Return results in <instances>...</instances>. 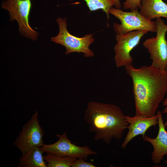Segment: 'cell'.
Wrapping results in <instances>:
<instances>
[{"instance_id":"5b68a950","label":"cell","mask_w":167,"mask_h":167,"mask_svg":"<svg viewBox=\"0 0 167 167\" xmlns=\"http://www.w3.org/2000/svg\"><path fill=\"white\" fill-rule=\"evenodd\" d=\"M2 8L7 10L9 20H16L21 35L32 41L37 39L39 33L30 26L29 17L32 7L31 0H6L1 3Z\"/></svg>"},{"instance_id":"44dd1931","label":"cell","mask_w":167,"mask_h":167,"mask_svg":"<svg viewBox=\"0 0 167 167\" xmlns=\"http://www.w3.org/2000/svg\"><path fill=\"white\" fill-rule=\"evenodd\" d=\"M165 70H166V71H167V66H166V67Z\"/></svg>"},{"instance_id":"8fae6325","label":"cell","mask_w":167,"mask_h":167,"mask_svg":"<svg viewBox=\"0 0 167 167\" xmlns=\"http://www.w3.org/2000/svg\"><path fill=\"white\" fill-rule=\"evenodd\" d=\"M156 114L159 126L156 137L153 139L145 135L143 138L152 145L154 149L151 154L152 160L154 163L158 164L161 162L165 155H167V132L163 123L162 112L158 110Z\"/></svg>"},{"instance_id":"5bb4252c","label":"cell","mask_w":167,"mask_h":167,"mask_svg":"<svg viewBox=\"0 0 167 167\" xmlns=\"http://www.w3.org/2000/svg\"><path fill=\"white\" fill-rule=\"evenodd\" d=\"M44 158L47 162V167H71L76 159L49 153L44 156Z\"/></svg>"},{"instance_id":"9c48e42d","label":"cell","mask_w":167,"mask_h":167,"mask_svg":"<svg viewBox=\"0 0 167 167\" xmlns=\"http://www.w3.org/2000/svg\"><path fill=\"white\" fill-rule=\"evenodd\" d=\"M57 136L59 139L56 142L50 144H44L40 148L46 153L85 160L89 156L97 154L89 146L80 147L72 143L67 138L66 131L61 135H57Z\"/></svg>"},{"instance_id":"ffe728a7","label":"cell","mask_w":167,"mask_h":167,"mask_svg":"<svg viewBox=\"0 0 167 167\" xmlns=\"http://www.w3.org/2000/svg\"><path fill=\"white\" fill-rule=\"evenodd\" d=\"M164 164L167 165V159L165 161Z\"/></svg>"},{"instance_id":"52a82bcc","label":"cell","mask_w":167,"mask_h":167,"mask_svg":"<svg viewBox=\"0 0 167 167\" xmlns=\"http://www.w3.org/2000/svg\"><path fill=\"white\" fill-rule=\"evenodd\" d=\"M38 117V113L36 111L23 126L22 130L14 143L21 152L22 156L33 148L40 147L44 144L42 139L44 131L39 124Z\"/></svg>"},{"instance_id":"ba28073f","label":"cell","mask_w":167,"mask_h":167,"mask_svg":"<svg viewBox=\"0 0 167 167\" xmlns=\"http://www.w3.org/2000/svg\"><path fill=\"white\" fill-rule=\"evenodd\" d=\"M148 32L136 30L127 33L116 34L117 43L114 50L116 67L119 68L132 64L133 59L130 53L139 43L142 37Z\"/></svg>"},{"instance_id":"3957f363","label":"cell","mask_w":167,"mask_h":167,"mask_svg":"<svg viewBox=\"0 0 167 167\" xmlns=\"http://www.w3.org/2000/svg\"><path fill=\"white\" fill-rule=\"evenodd\" d=\"M56 21L59 25V32L56 36L51 37L52 41L64 46L66 54L77 52L83 53L86 58L94 56V52L89 48L95 40L93 34L89 33L82 37H77L67 30L66 18L58 17Z\"/></svg>"},{"instance_id":"4fadbf2b","label":"cell","mask_w":167,"mask_h":167,"mask_svg":"<svg viewBox=\"0 0 167 167\" xmlns=\"http://www.w3.org/2000/svg\"><path fill=\"white\" fill-rule=\"evenodd\" d=\"M45 153L40 147L30 150L26 155L19 158L18 167H47L43 154Z\"/></svg>"},{"instance_id":"30bf717a","label":"cell","mask_w":167,"mask_h":167,"mask_svg":"<svg viewBox=\"0 0 167 167\" xmlns=\"http://www.w3.org/2000/svg\"><path fill=\"white\" fill-rule=\"evenodd\" d=\"M126 121L129 124L128 132L121 145V148L125 149L129 143L135 137L141 135H145L147 131L151 127L156 126L158 124L156 114L149 117L135 115L133 117L125 116Z\"/></svg>"},{"instance_id":"2e32d148","label":"cell","mask_w":167,"mask_h":167,"mask_svg":"<svg viewBox=\"0 0 167 167\" xmlns=\"http://www.w3.org/2000/svg\"><path fill=\"white\" fill-rule=\"evenodd\" d=\"M141 6V0H126L123 3L124 9H130L131 11L138 10Z\"/></svg>"},{"instance_id":"e0dca14e","label":"cell","mask_w":167,"mask_h":167,"mask_svg":"<svg viewBox=\"0 0 167 167\" xmlns=\"http://www.w3.org/2000/svg\"><path fill=\"white\" fill-rule=\"evenodd\" d=\"M82 158L76 159L72 163V167H95L92 163L87 162Z\"/></svg>"},{"instance_id":"6da1fadb","label":"cell","mask_w":167,"mask_h":167,"mask_svg":"<svg viewBox=\"0 0 167 167\" xmlns=\"http://www.w3.org/2000/svg\"><path fill=\"white\" fill-rule=\"evenodd\" d=\"M124 66L133 83L135 115L154 116L167 92V71L152 65L138 68L132 64Z\"/></svg>"},{"instance_id":"7c38bea8","label":"cell","mask_w":167,"mask_h":167,"mask_svg":"<svg viewBox=\"0 0 167 167\" xmlns=\"http://www.w3.org/2000/svg\"><path fill=\"white\" fill-rule=\"evenodd\" d=\"M139 9L140 14L150 20L167 18V4L162 0H141Z\"/></svg>"},{"instance_id":"9a60e30c","label":"cell","mask_w":167,"mask_h":167,"mask_svg":"<svg viewBox=\"0 0 167 167\" xmlns=\"http://www.w3.org/2000/svg\"><path fill=\"white\" fill-rule=\"evenodd\" d=\"M71 1L73 0H69ZM90 11L102 10L106 13L107 19H109V11L114 5V0H84Z\"/></svg>"},{"instance_id":"277c9868","label":"cell","mask_w":167,"mask_h":167,"mask_svg":"<svg viewBox=\"0 0 167 167\" xmlns=\"http://www.w3.org/2000/svg\"><path fill=\"white\" fill-rule=\"evenodd\" d=\"M111 14L119 19L121 24L114 23L113 27L116 34H121L136 30H145L156 32L155 21L148 19L141 15L138 10L124 11L120 9L112 7Z\"/></svg>"},{"instance_id":"ac0fdd59","label":"cell","mask_w":167,"mask_h":167,"mask_svg":"<svg viewBox=\"0 0 167 167\" xmlns=\"http://www.w3.org/2000/svg\"><path fill=\"white\" fill-rule=\"evenodd\" d=\"M162 105L165 108L163 110L162 112L164 114L167 113V97L165 99H164L162 102ZM164 125L165 128L167 129V120L165 123H164Z\"/></svg>"},{"instance_id":"d6986e66","label":"cell","mask_w":167,"mask_h":167,"mask_svg":"<svg viewBox=\"0 0 167 167\" xmlns=\"http://www.w3.org/2000/svg\"><path fill=\"white\" fill-rule=\"evenodd\" d=\"M114 6L116 8L120 9L122 5L120 0H114Z\"/></svg>"},{"instance_id":"8992f818","label":"cell","mask_w":167,"mask_h":167,"mask_svg":"<svg viewBox=\"0 0 167 167\" xmlns=\"http://www.w3.org/2000/svg\"><path fill=\"white\" fill-rule=\"evenodd\" d=\"M156 35L146 40L143 43L148 50L152 60L151 65L159 69L165 70L167 66V41L165 35L167 24L161 18L156 19Z\"/></svg>"},{"instance_id":"7a4b0ae2","label":"cell","mask_w":167,"mask_h":167,"mask_svg":"<svg viewBox=\"0 0 167 167\" xmlns=\"http://www.w3.org/2000/svg\"><path fill=\"white\" fill-rule=\"evenodd\" d=\"M121 108L115 105L95 101L88 103L84 119L89 125L94 139L109 144L112 140L122 138L129 124Z\"/></svg>"}]
</instances>
